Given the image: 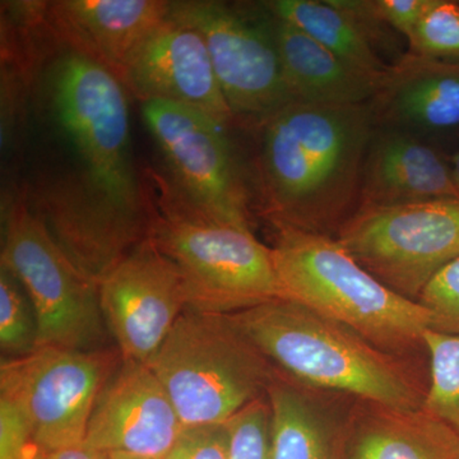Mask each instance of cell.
<instances>
[{"label":"cell","mask_w":459,"mask_h":459,"mask_svg":"<svg viewBox=\"0 0 459 459\" xmlns=\"http://www.w3.org/2000/svg\"><path fill=\"white\" fill-rule=\"evenodd\" d=\"M186 428L226 424L276 377L230 316L186 309L147 362Z\"/></svg>","instance_id":"cell-5"},{"label":"cell","mask_w":459,"mask_h":459,"mask_svg":"<svg viewBox=\"0 0 459 459\" xmlns=\"http://www.w3.org/2000/svg\"><path fill=\"white\" fill-rule=\"evenodd\" d=\"M407 41L412 56L459 62V3L435 0Z\"/></svg>","instance_id":"cell-25"},{"label":"cell","mask_w":459,"mask_h":459,"mask_svg":"<svg viewBox=\"0 0 459 459\" xmlns=\"http://www.w3.org/2000/svg\"><path fill=\"white\" fill-rule=\"evenodd\" d=\"M347 459H459V435L422 407L359 400L350 413Z\"/></svg>","instance_id":"cell-19"},{"label":"cell","mask_w":459,"mask_h":459,"mask_svg":"<svg viewBox=\"0 0 459 459\" xmlns=\"http://www.w3.org/2000/svg\"><path fill=\"white\" fill-rule=\"evenodd\" d=\"M274 17L301 30L355 71L383 83L389 65L374 51L368 33L331 0H272L262 3Z\"/></svg>","instance_id":"cell-22"},{"label":"cell","mask_w":459,"mask_h":459,"mask_svg":"<svg viewBox=\"0 0 459 459\" xmlns=\"http://www.w3.org/2000/svg\"><path fill=\"white\" fill-rule=\"evenodd\" d=\"M230 316L277 369L305 385L394 409L424 404L427 389L407 358L304 305L276 299Z\"/></svg>","instance_id":"cell-2"},{"label":"cell","mask_w":459,"mask_h":459,"mask_svg":"<svg viewBox=\"0 0 459 459\" xmlns=\"http://www.w3.org/2000/svg\"><path fill=\"white\" fill-rule=\"evenodd\" d=\"M69 258L100 281L150 235V219L115 202L81 171L47 175L23 198Z\"/></svg>","instance_id":"cell-12"},{"label":"cell","mask_w":459,"mask_h":459,"mask_svg":"<svg viewBox=\"0 0 459 459\" xmlns=\"http://www.w3.org/2000/svg\"><path fill=\"white\" fill-rule=\"evenodd\" d=\"M459 199L451 165L435 148L410 133L371 138L362 170L359 208L391 207Z\"/></svg>","instance_id":"cell-17"},{"label":"cell","mask_w":459,"mask_h":459,"mask_svg":"<svg viewBox=\"0 0 459 459\" xmlns=\"http://www.w3.org/2000/svg\"><path fill=\"white\" fill-rule=\"evenodd\" d=\"M186 430L151 368L124 360L99 394L84 444L96 451L162 459Z\"/></svg>","instance_id":"cell-14"},{"label":"cell","mask_w":459,"mask_h":459,"mask_svg":"<svg viewBox=\"0 0 459 459\" xmlns=\"http://www.w3.org/2000/svg\"><path fill=\"white\" fill-rule=\"evenodd\" d=\"M435 0H367L370 16L383 25L394 27L407 40L420 21L433 7Z\"/></svg>","instance_id":"cell-30"},{"label":"cell","mask_w":459,"mask_h":459,"mask_svg":"<svg viewBox=\"0 0 459 459\" xmlns=\"http://www.w3.org/2000/svg\"><path fill=\"white\" fill-rule=\"evenodd\" d=\"M271 252L285 300L342 323L392 355L427 352L430 312L380 282L336 238L276 229Z\"/></svg>","instance_id":"cell-3"},{"label":"cell","mask_w":459,"mask_h":459,"mask_svg":"<svg viewBox=\"0 0 459 459\" xmlns=\"http://www.w3.org/2000/svg\"><path fill=\"white\" fill-rule=\"evenodd\" d=\"M0 265L16 277L31 301L38 347L78 351L110 347L98 283L63 252L23 199L5 213Z\"/></svg>","instance_id":"cell-7"},{"label":"cell","mask_w":459,"mask_h":459,"mask_svg":"<svg viewBox=\"0 0 459 459\" xmlns=\"http://www.w3.org/2000/svg\"><path fill=\"white\" fill-rule=\"evenodd\" d=\"M151 180L148 238L179 268L188 309L230 316L282 299L271 247L252 230L211 219L157 172Z\"/></svg>","instance_id":"cell-4"},{"label":"cell","mask_w":459,"mask_h":459,"mask_svg":"<svg viewBox=\"0 0 459 459\" xmlns=\"http://www.w3.org/2000/svg\"><path fill=\"white\" fill-rule=\"evenodd\" d=\"M122 81L142 104L170 102L199 111L226 126L235 122L204 39L170 16L135 51L124 69Z\"/></svg>","instance_id":"cell-15"},{"label":"cell","mask_w":459,"mask_h":459,"mask_svg":"<svg viewBox=\"0 0 459 459\" xmlns=\"http://www.w3.org/2000/svg\"><path fill=\"white\" fill-rule=\"evenodd\" d=\"M374 117L410 133L448 132L459 128V62L407 53L389 66L371 100Z\"/></svg>","instance_id":"cell-18"},{"label":"cell","mask_w":459,"mask_h":459,"mask_svg":"<svg viewBox=\"0 0 459 459\" xmlns=\"http://www.w3.org/2000/svg\"><path fill=\"white\" fill-rule=\"evenodd\" d=\"M38 347L35 312L25 289L0 265V349L3 358L25 356Z\"/></svg>","instance_id":"cell-24"},{"label":"cell","mask_w":459,"mask_h":459,"mask_svg":"<svg viewBox=\"0 0 459 459\" xmlns=\"http://www.w3.org/2000/svg\"><path fill=\"white\" fill-rule=\"evenodd\" d=\"M424 342L430 379L422 409L442 419L459 435V336L428 329Z\"/></svg>","instance_id":"cell-23"},{"label":"cell","mask_w":459,"mask_h":459,"mask_svg":"<svg viewBox=\"0 0 459 459\" xmlns=\"http://www.w3.org/2000/svg\"><path fill=\"white\" fill-rule=\"evenodd\" d=\"M319 391L277 371L267 391L271 459H347L350 416H338Z\"/></svg>","instance_id":"cell-20"},{"label":"cell","mask_w":459,"mask_h":459,"mask_svg":"<svg viewBox=\"0 0 459 459\" xmlns=\"http://www.w3.org/2000/svg\"><path fill=\"white\" fill-rule=\"evenodd\" d=\"M102 316L124 360L147 364L188 309L179 268L150 238L99 283Z\"/></svg>","instance_id":"cell-13"},{"label":"cell","mask_w":459,"mask_h":459,"mask_svg":"<svg viewBox=\"0 0 459 459\" xmlns=\"http://www.w3.org/2000/svg\"><path fill=\"white\" fill-rule=\"evenodd\" d=\"M108 459H156L150 457H143V455H129V453L111 452L107 453Z\"/></svg>","instance_id":"cell-33"},{"label":"cell","mask_w":459,"mask_h":459,"mask_svg":"<svg viewBox=\"0 0 459 459\" xmlns=\"http://www.w3.org/2000/svg\"><path fill=\"white\" fill-rule=\"evenodd\" d=\"M122 361L117 346L95 351L36 347L2 359L0 397L23 411L41 452L80 446L99 394Z\"/></svg>","instance_id":"cell-8"},{"label":"cell","mask_w":459,"mask_h":459,"mask_svg":"<svg viewBox=\"0 0 459 459\" xmlns=\"http://www.w3.org/2000/svg\"><path fill=\"white\" fill-rule=\"evenodd\" d=\"M418 303L431 314V331L459 336V258L435 274Z\"/></svg>","instance_id":"cell-27"},{"label":"cell","mask_w":459,"mask_h":459,"mask_svg":"<svg viewBox=\"0 0 459 459\" xmlns=\"http://www.w3.org/2000/svg\"><path fill=\"white\" fill-rule=\"evenodd\" d=\"M41 452V451H40ZM42 459H108L107 453L96 451L82 443L53 452H41Z\"/></svg>","instance_id":"cell-31"},{"label":"cell","mask_w":459,"mask_h":459,"mask_svg":"<svg viewBox=\"0 0 459 459\" xmlns=\"http://www.w3.org/2000/svg\"><path fill=\"white\" fill-rule=\"evenodd\" d=\"M33 444L31 424L23 411L0 397V459H23Z\"/></svg>","instance_id":"cell-29"},{"label":"cell","mask_w":459,"mask_h":459,"mask_svg":"<svg viewBox=\"0 0 459 459\" xmlns=\"http://www.w3.org/2000/svg\"><path fill=\"white\" fill-rule=\"evenodd\" d=\"M374 123L370 102H290L256 126L259 201L274 229L337 237L359 208Z\"/></svg>","instance_id":"cell-1"},{"label":"cell","mask_w":459,"mask_h":459,"mask_svg":"<svg viewBox=\"0 0 459 459\" xmlns=\"http://www.w3.org/2000/svg\"><path fill=\"white\" fill-rule=\"evenodd\" d=\"M142 115L172 186L211 219L252 230V197L229 126L170 102H143Z\"/></svg>","instance_id":"cell-11"},{"label":"cell","mask_w":459,"mask_h":459,"mask_svg":"<svg viewBox=\"0 0 459 459\" xmlns=\"http://www.w3.org/2000/svg\"><path fill=\"white\" fill-rule=\"evenodd\" d=\"M164 0H57L41 20L66 49L107 66L122 80L135 51L170 16Z\"/></svg>","instance_id":"cell-16"},{"label":"cell","mask_w":459,"mask_h":459,"mask_svg":"<svg viewBox=\"0 0 459 459\" xmlns=\"http://www.w3.org/2000/svg\"><path fill=\"white\" fill-rule=\"evenodd\" d=\"M271 17L283 80L292 102L359 105L376 98L382 83L355 71L301 30L273 14Z\"/></svg>","instance_id":"cell-21"},{"label":"cell","mask_w":459,"mask_h":459,"mask_svg":"<svg viewBox=\"0 0 459 459\" xmlns=\"http://www.w3.org/2000/svg\"><path fill=\"white\" fill-rule=\"evenodd\" d=\"M228 425L186 428L162 459H229Z\"/></svg>","instance_id":"cell-28"},{"label":"cell","mask_w":459,"mask_h":459,"mask_svg":"<svg viewBox=\"0 0 459 459\" xmlns=\"http://www.w3.org/2000/svg\"><path fill=\"white\" fill-rule=\"evenodd\" d=\"M23 459H42L41 452L40 449H39V446H36V444H33L31 448L29 449V452H27L25 458Z\"/></svg>","instance_id":"cell-34"},{"label":"cell","mask_w":459,"mask_h":459,"mask_svg":"<svg viewBox=\"0 0 459 459\" xmlns=\"http://www.w3.org/2000/svg\"><path fill=\"white\" fill-rule=\"evenodd\" d=\"M47 77L54 117L84 174L123 207L148 216L133 162L126 84L107 66L69 49L51 63Z\"/></svg>","instance_id":"cell-6"},{"label":"cell","mask_w":459,"mask_h":459,"mask_svg":"<svg viewBox=\"0 0 459 459\" xmlns=\"http://www.w3.org/2000/svg\"><path fill=\"white\" fill-rule=\"evenodd\" d=\"M170 17L192 27L204 39L235 122L256 128L292 102L283 80L270 12L255 16L240 5L186 0L171 2Z\"/></svg>","instance_id":"cell-10"},{"label":"cell","mask_w":459,"mask_h":459,"mask_svg":"<svg viewBox=\"0 0 459 459\" xmlns=\"http://www.w3.org/2000/svg\"><path fill=\"white\" fill-rule=\"evenodd\" d=\"M449 165H451L453 180H455V186L459 195V152L452 156V159L449 160Z\"/></svg>","instance_id":"cell-32"},{"label":"cell","mask_w":459,"mask_h":459,"mask_svg":"<svg viewBox=\"0 0 459 459\" xmlns=\"http://www.w3.org/2000/svg\"><path fill=\"white\" fill-rule=\"evenodd\" d=\"M336 238L380 282L418 301L435 274L459 258V199L360 208Z\"/></svg>","instance_id":"cell-9"},{"label":"cell","mask_w":459,"mask_h":459,"mask_svg":"<svg viewBox=\"0 0 459 459\" xmlns=\"http://www.w3.org/2000/svg\"><path fill=\"white\" fill-rule=\"evenodd\" d=\"M226 425L229 459H271V409L267 395L238 411Z\"/></svg>","instance_id":"cell-26"}]
</instances>
